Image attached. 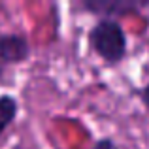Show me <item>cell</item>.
I'll return each instance as SVG.
<instances>
[{
	"mask_svg": "<svg viewBox=\"0 0 149 149\" xmlns=\"http://www.w3.org/2000/svg\"><path fill=\"white\" fill-rule=\"evenodd\" d=\"M15 115H17V102H15V98L10 95H2L0 96V136L11 125Z\"/></svg>",
	"mask_w": 149,
	"mask_h": 149,
	"instance_id": "4",
	"label": "cell"
},
{
	"mask_svg": "<svg viewBox=\"0 0 149 149\" xmlns=\"http://www.w3.org/2000/svg\"><path fill=\"white\" fill-rule=\"evenodd\" d=\"M93 149H115V146H113L109 140H100V142L95 143V147Z\"/></svg>",
	"mask_w": 149,
	"mask_h": 149,
	"instance_id": "5",
	"label": "cell"
},
{
	"mask_svg": "<svg viewBox=\"0 0 149 149\" xmlns=\"http://www.w3.org/2000/svg\"><path fill=\"white\" fill-rule=\"evenodd\" d=\"M83 8L96 13H125L128 10L138 8V4L134 2H104V0H87L83 2Z\"/></svg>",
	"mask_w": 149,
	"mask_h": 149,
	"instance_id": "3",
	"label": "cell"
},
{
	"mask_svg": "<svg viewBox=\"0 0 149 149\" xmlns=\"http://www.w3.org/2000/svg\"><path fill=\"white\" fill-rule=\"evenodd\" d=\"M89 42H91V47L108 62L121 61L127 51V40H125L123 29L109 19L96 23L89 34Z\"/></svg>",
	"mask_w": 149,
	"mask_h": 149,
	"instance_id": "1",
	"label": "cell"
},
{
	"mask_svg": "<svg viewBox=\"0 0 149 149\" xmlns=\"http://www.w3.org/2000/svg\"><path fill=\"white\" fill-rule=\"evenodd\" d=\"M0 76H2V66H0Z\"/></svg>",
	"mask_w": 149,
	"mask_h": 149,
	"instance_id": "7",
	"label": "cell"
},
{
	"mask_svg": "<svg viewBox=\"0 0 149 149\" xmlns=\"http://www.w3.org/2000/svg\"><path fill=\"white\" fill-rule=\"evenodd\" d=\"M30 53L29 42L21 34H0V58L6 64L23 62Z\"/></svg>",
	"mask_w": 149,
	"mask_h": 149,
	"instance_id": "2",
	"label": "cell"
},
{
	"mask_svg": "<svg viewBox=\"0 0 149 149\" xmlns=\"http://www.w3.org/2000/svg\"><path fill=\"white\" fill-rule=\"evenodd\" d=\"M143 100H146V104L149 106V85H147L146 89H143Z\"/></svg>",
	"mask_w": 149,
	"mask_h": 149,
	"instance_id": "6",
	"label": "cell"
}]
</instances>
